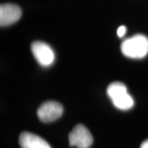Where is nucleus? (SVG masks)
<instances>
[{
    "instance_id": "1",
    "label": "nucleus",
    "mask_w": 148,
    "mask_h": 148,
    "mask_svg": "<svg viewBox=\"0 0 148 148\" xmlns=\"http://www.w3.org/2000/svg\"><path fill=\"white\" fill-rule=\"evenodd\" d=\"M121 51L126 57L139 59L148 53V39L143 35H135L127 38L121 45Z\"/></svg>"
},
{
    "instance_id": "2",
    "label": "nucleus",
    "mask_w": 148,
    "mask_h": 148,
    "mask_svg": "<svg viewBox=\"0 0 148 148\" xmlns=\"http://www.w3.org/2000/svg\"><path fill=\"white\" fill-rule=\"evenodd\" d=\"M107 94L113 102V105L121 110H128L134 106V101L127 93V86L123 83L112 82L107 88Z\"/></svg>"
},
{
    "instance_id": "3",
    "label": "nucleus",
    "mask_w": 148,
    "mask_h": 148,
    "mask_svg": "<svg viewBox=\"0 0 148 148\" xmlns=\"http://www.w3.org/2000/svg\"><path fill=\"white\" fill-rule=\"evenodd\" d=\"M71 147L77 148H89L93 143V138L90 131L82 124H77L69 135Z\"/></svg>"
},
{
    "instance_id": "4",
    "label": "nucleus",
    "mask_w": 148,
    "mask_h": 148,
    "mask_svg": "<svg viewBox=\"0 0 148 148\" xmlns=\"http://www.w3.org/2000/svg\"><path fill=\"white\" fill-rule=\"evenodd\" d=\"M31 49L35 58L41 66L49 67L53 64L55 54L48 44L42 41H35L32 44Z\"/></svg>"
},
{
    "instance_id": "5",
    "label": "nucleus",
    "mask_w": 148,
    "mask_h": 148,
    "mask_svg": "<svg viewBox=\"0 0 148 148\" xmlns=\"http://www.w3.org/2000/svg\"><path fill=\"white\" fill-rule=\"evenodd\" d=\"M64 108L57 101H46L39 107L37 115L40 121L44 123H51L62 116Z\"/></svg>"
},
{
    "instance_id": "6",
    "label": "nucleus",
    "mask_w": 148,
    "mask_h": 148,
    "mask_svg": "<svg viewBox=\"0 0 148 148\" xmlns=\"http://www.w3.org/2000/svg\"><path fill=\"white\" fill-rule=\"evenodd\" d=\"M21 16L19 6L12 3H3L0 6V25L7 27L17 21Z\"/></svg>"
},
{
    "instance_id": "7",
    "label": "nucleus",
    "mask_w": 148,
    "mask_h": 148,
    "mask_svg": "<svg viewBox=\"0 0 148 148\" xmlns=\"http://www.w3.org/2000/svg\"><path fill=\"white\" fill-rule=\"evenodd\" d=\"M19 144L21 148H51L45 140L29 132H22L20 135Z\"/></svg>"
},
{
    "instance_id": "8",
    "label": "nucleus",
    "mask_w": 148,
    "mask_h": 148,
    "mask_svg": "<svg viewBox=\"0 0 148 148\" xmlns=\"http://www.w3.org/2000/svg\"><path fill=\"white\" fill-rule=\"evenodd\" d=\"M126 33V27L124 26H121L118 28L117 30V35L119 36V37H123Z\"/></svg>"
},
{
    "instance_id": "9",
    "label": "nucleus",
    "mask_w": 148,
    "mask_h": 148,
    "mask_svg": "<svg viewBox=\"0 0 148 148\" xmlns=\"http://www.w3.org/2000/svg\"><path fill=\"white\" fill-rule=\"evenodd\" d=\"M141 148H148V140L143 142L141 145Z\"/></svg>"
}]
</instances>
